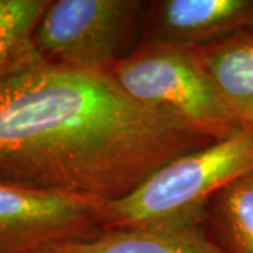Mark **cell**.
Instances as JSON below:
<instances>
[{
    "label": "cell",
    "mask_w": 253,
    "mask_h": 253,
    "mask_svg": "<svg viewBox=\"0 0 253 253\" xmlns=\"http://www.w3.org/2000/svg\"><path fill=\"white\" fill-rule=\"evenodd\" d=\"M49 0H0V79L37 55L34 33Z\"/></svg>",
    "instance_id": "9"
},
{
    "label": "cell",
    "mask_w": 253,
    "mask_h": 253,
    "mask_svg": "<svg viewBox=\"0 0 253 253\" xmlns=\"http://www.w3.org/2000/svg\"><path fill=\"white\" fill-rule=\"evenodd\" d=\"M253 173V126L166 163L126 197L107 203L106 229L197 224L210 197Z\"/></svg>",
    "instance_id": "2"
},
{
    "label": "cell",
    "mask_w": 253,
    "mask_h": 253,
    "mask_svg": "<svg viewBox=\"0 0 253 253\" xmlns=\"http://www.w3.org/2000/svg\"><path fill=\"white\" fill-rule=\"evenodd\" d=\"M145 6L138 0L49 1L34 33L36 52L68 68L110 71L126 56Z\"/></svg>",
    "instance_id": "4"
},
{
    "label": "cell",
    "mask_w": 253,
    "mask_h": 253,
    "mask_svg": "<svg viewBox=\"0 0 253 253\" xmlns=\"http://www.w3.org/2000/svg\"><path fill=\"white\" fill-rule=\"evenodd\" d=\"M42 253H89L86 252L82 246L81 241L76 242H68V244H61L52 246L49 249H46L45 252Z\"/></svg>",
    "instance_id": "11"
},
{
    "label": "cell",
    "mask_w": 253,
    "mask_h": 253,
    "mask_svg": "<svg viewBox=\"0 0 253 253\" xmlns=\"http://www.w3.org/2000/svg\"><path fill=\"white\" fill-rule=\"evenodd\" d=\"M219 219L231 253H253V173L218 194Z\"/></svg>",
    "instance_id": "10"
},
{
    "label": "cell",
    "mask_w": 253,
    "mask_h": 253,
    "mask_svg": "<svg viewBox=\"0 0 253 253\" xmlns=\"http://www.w3.org/2000/svg\"><path fill=\"white\" fill-rule=\"evenodd\" d=\"M246 28H253V0H166L149 41L196 48Z\"/></svg>",
    "instance_id": "6"
},
{
    "label": "cell",
    "mask_w": 253,
    "mask_h": 253,
    "mask_svg": "<svg viewBox=\"0 0 253 253\" xmlns=\"http://www.w3.org/2000/svg\"><path fill=\"white\" fill-rule=\"evenodd\" d=\"M211 144L132 99L109 71L37 54L0 79V184L114 201Z\"/></svg>",
    "instance_id": "1"
},
{
    "label": "cell",
    "mask_w": 253,
    "mask_h": 253,
    "mask_svg": "<svg viewBox=\"0 0 253 253\" xmlns=\"http://www.w3.org/2000/svg\"><path fill=\"white\" fill-rule=\"evenodd\" d=\"M109 72L132 99L179 118L212 142L244 128L190 46L146 41Z\"/></svg>",
    "instance_id": "3"
},
{
    "label": "cell",
    "mask_w": 253,
    "mask_h": 253,
    "mask_svg": "<svg viewBox=\"0 0 253 253\" xmlns=\"http://www.w3.org/2000/svg\"><path fill=\"white\" fill-rule=\"evenodd\" d=\"M81 244L89 253H226L197 224L106 229Z\"/></svg>",
    "instance_id": "8"
},
{
    "label": "cell",
    "mask_w": 253,
    "mask_h": 253,
    "mask_svg": "<svg viewBox=\"0 0 253 253\" xmlns=\"http://www.w3.org/2000/svg\"><path fill=\"white\" fill-rule=\"evenodd\" d=\"M193 49L226 107L242 126H253V28Z\"/></svg>",
    "instance_id": "7"
},
{
    "label": "cell",
    "mask_w": 253,
    "mask_h": 253,
    "mask_svg": "<svg viewBox=\"0 0 253 253\" xmlns=\"http://www.w3.org/2000/svg\"><path fill=\"white\" fill-rule=\"evenodd\" d=\"M104 200L0 184V253H42L106 226Z\"/></svg>",
    "instance_id": "5"
}]
</instances>
